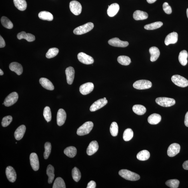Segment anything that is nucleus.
<instances>
[{
  "mask_svg": "<svg viewBox=\"0 0 188 188\" xmlns=\"http://www.w3.org/2000/svg\"><path fill=\"white\" fill-rule=\"evenodd\" d=\"M69 8L70 11L75 15H78L82 12L81 5L78 1H73L70 2L69 4Z\"/></svg>",
  "mask_w": 188,
  "mask_h": 188,
  "instance_id": "obj_8",
  "label": "nucleus"
},
{
  "mask_svg": "<svg viewBox=\"0 0 188 188\" xmlns=\"http://www.w3.org/2000/svg\"><path fill=\"white\" fill-rule=\"evenodd\" d=\"M4 74V72L1 69H0V75H3Z\"/></svg>",
  "mask_w": 188,
  "mask_h": 188,
  "instance_id": "obj_53",
  "label": "nucleus"
},
{
  "mask_svg": "<svg viewBox=\"0 0 188 188\" xmlns=\"http://www.w3.org/2000/svg\"><path fill=\"white\" fill-rule=\"evenodd\" d=\"M59 52V50L58 49L55 48H51L47 52L46 55V57L48 59L55 57L57 55Z\"/></svg>",
  "mask_w": 188,
  "mask_h": 188,
  "instance_id": "obj_42",
  "label": "nucleus"
},
{
  "mask_svg": "<svg viewBox=\"0 0 188 188\" xmlns=\"http://www.w3.org/2000/svg\"><path fill=\"white\" fill-rule=\"evenodd\" d=\"M18 95L16 92H13L9 94L5 98L4 105L6 107H9L15 103L18 100Z\"/></svg>",
  "mask_w": 188,
  "mask_h": 188,
  "instance_id": "obj_7",
  "label": "nucleus"
},
{
  "mask_svg": "<svg viewBox=\"0 0 188 188\" xmlns=\"http://www.w3.org/2000/svg\"><path fill=\"white\" fill-rule=\"evenodd\" d=\"M67 81L68 84L71 85L73 82L75 76V70L73 68L69 67L65 70Z\"/></svg>",
  "mask_w": 188,
  "mask_h": 188,
  "instance_id": "obj_18",
  "label": "nucleus"
},
{
  "mask_svg": "<svg viewBox=\"0 0 188 188\" xmlns=\"http://www.w3.org/2000/svg\"><path fill=\"white\" fill-rule=\"evenodd\" d=\"M44 148V158L45 159H47L50 156L51 153L52 146L51 143L49 142H46L45 144Z\"/></svg>",
  "mask_w": 188,
  "mask_h": 188,
  "instance_id": "obj_41",
  "label": "nucleus"
},
{
  "mask_svg": "<svg viewBox=\"0 0 188 188\" xmlns=\"http://www.w3.org/2000/svg\"><path fill=\"white\" fill-rule=\"evenodd\" d=\"M133 133L131 129L128 128L124 131L123 135V139L126 142L130 141L133 137Z\"/></svg>",
  "mask_w": 188,
  "mask_h": 188,
  "instance_id": "obj_38",
  "label": "nucleus"
},
{
  "mask_svg": "<svg viewBox=\"0 0 188 188\" xmlns=\"http://www.w3.org/2000/svg\"><path fill=\"white\" fill-rule=\"evenodd\" d=\"M149 53L151 55L150 60L152 62L156 61L159 57L160 52L158 48L156 47H152L149 49Z\"/></svg>",
  "mask_w": 188,
  "mask_h": 188,
  "instance_id": "obj_25",
  "label": "nucleus"
},
{
  "mask_svg": "<svg viewBox=\"0 0 188 188\" xmlns=\"http://www.w3.org/2000/svg\"><path fill=\"white\" fill-rule=\"evenodd\" d=\"M39 83L44 88L47 90H53L55 88L52 83L46 78H41L39 79Z\"/></svg>",
  "mask_w": 188,
  "mask_h": 188,
  "instance_id": "obj_23",
  "label": "nucleus"
},
{
  "mask_svg": "<svg viewBox=\"0 0 188 188\" xmlns=\"http://www.w3.org/2000/svg\"><path fill=\"white\" fill-rule=\"evenodd\" d=\"M99 149V145L96 141L91 142L87 149L86 153L88 156H91L96 153Z\"/></svg>",
  "mask_w": 188,
  "mask_h": 188,
  "instance_id": "obj_19",
  "label": "nucleus"
},
{
  "mask_svg": "<svg viewBox=\"0 0 188 188\" xmlns=\"http://www.w3.org/2000/svg\"><path fill=\"white\" fill-rule=\"evenodd\" d=\"M178 39V34L177 32H173L171 33L166 36L165 39V44L166 45L171 44L177 43Z\"/></svg>",
  "mask_w": 188,
  "mask_h": 188,
  "instance_id": "obj_16",
  "label": "nucleus"
},
{
  "mask_svg": "<svg viewBox=\"0 0 188 188\" xmlns=\"http://www.w3.org/2000/svg\"><path fill=\"white\" fill-rule=\"evenodd\" d=\"M66 119V113L63 109L59 110L57 115V123L58 126H61L65 123Z\"/></svg>",
  "mask_w": 188,
  "mask_h": 188,
  "instance_id": "obj_17",
  "label": "nucleus"
},
{
  "mask_svg": "<svg viewBox=\"0 0 188 188\" xmlns=\"http://www.w3.org/2000/svg\"><path fill=\"white\" fill-rule=\"evenodd\" d=\"M5 46V43L3 38L0 36V48H3Z\"/></svg>",
  "mask_w": 188,
  "mask_h": 188,
  "instance_id": "obj_49",
  "label": "nucleus"
},
{
  "mask_svg": "<svg viewBox=\"0 0 188 188\" xmlns=\"http://www.w3.org/2000/svg\"><path fill=\"white\" fill-rule=\"evenodd\" d=\"M133 111L136 114L139 116L144 115L146 112V109L142 105H136L133 107Z\"/></svg>",
  "mask_w": 188,
  "mask_h": 188,
  "instance_id": "obj_32",
  "label": "nucleus"
},
{
  "mask_svg": "<svg viewBox=\"0 0 188 188\" xmlns=\"http://www.w3.org/2000/svg\"><path fill=\"white\" fill-rule=\"evenodd\" d=\"M110 133L113 137H116L118 133L119 128L118 125L116 122H113L110 126Z\"/></svg>",
  "mask_w": 188,
  "mask_h": 188,
  "instance_id": "obj_43",
  "label": "nucleus"
},
{
  "mask_svg": "<svg viewBox=\"0 0 188 188\" xmlns=\"http://www.w3.org/2000/svg\"><path fill=\"white\" fill-rule=\"evenodd\" d=\"M180 146L177 143H173L170 145L168 148L167 154L169 157H173L175 156L179 153Z\"/></svg>",
  "mask_w": 188,
  "mask_h": 188,
  "instance_id": "obj_12",
  "label": "nucleus"
},
{
  "mask_svg": "<svg viewBox=\"0 0 188 188\" xmlns=\"http://www.w3.org/2000/svg\"><path fill=\"white\" fill-rule=\"evenodd\" d=\"M183 168L186 170H188V160L185 161L183 164Z\"/></svg>",
  "mask_w": 188,
  "mask_h": 188,
  "instance_id": "obj_51",
  "label": "nucleus"
},
{
  "mask_svg": "<svg viewBox=\"0 0 188 188\" xmlns=\"http://www.w3.org/2000/svg\"><path fill=\"white\" fill-rule=\"evenodd\" d=\"M152 83L151 82L147 80H140L135 82L133 87L138 90H144L151 87Z\"/></svg>",
  "mask_w": 188,
  "mask_h": 188,
  "instance_id": "obj_6",
  "label": "nucleus"
},
{
  "mask_svg": "<svg viewBox=\"0 0 188 188\" xmlns=\"http://www.w3.org/2000/svg\"><path fill=\"white\" fill-rule=\"evenodd\" d=\"M117 61L120 64L124 65H129L131 62L130 58L128 56L124 55L119 56Z\"/></svg>",
  "mask_w": 188,
  "mask_h": 188,
  "instance_id": "obj_35",
  "label": "nucleus"
},
{
  "mask_svg": "<svg viewBox=\"0 0 188 188\" xmlns=\"http://www.w3.org/2000/svg\"><path fill=\"white\" fill-rule=\"evenodd\" d=\"M94 25L92 23L88 22L83 25L80 26L74 30L75 35H81L86 33L93 29Z\"/></svg>",
  "mask_w": 188,
  "mask_h": 188,
  "instance_id": "obj_3",
  "label": "nucleus"
},
{
  "mask_svg": "<svg viewBox=\"0 0 188 188\" xmlns=\"http://www.w3.org/2000/svg\"><path fill=\"white\" fill-rule=\"evenodd\" d=\"M166 185L171 188H177L180 184V181L177 180H169L166 183Z\"/></svg>",
  "mask_w": 188,
  "mask_h": 188,
  "instance_id": "obj_45",
  "label": "nucleus"
},
{
  "mask_svg": "<svg viewBox=\"0 0 188 188\" xmlns=\"http://www.w3.org/2000/svg\"><path fill=\"white\" fill-rule=\"evenodd\" d=\"M188 56V54L186 51L184 50L180 52L178 56V59L181 64L183 66L186 65Z\"/></svg>",
  "mask_w": 188,
  "mask_h": 188,
  "instance_id": "obj_31",
  "label": "nucleus"
},
{
  "mask_svg": "<svg viewBox=\"0 0 188 188\" xmlns=\"http://www.w3.org/2000/svg\"><path fill=\"white\" fill-rule=\"evenodd\" d=\"M107 103L108 101L106 99L103 98L99 99L92 105L90 107V110L91 112H95L105 106Z\"/></svg>",
  "mask_w": 188,
  "mask_h": 188,
  "instance_id": "obj_10",
  "label": "nucleus"
},
{
  "mask_svg": "<svg viewBox=\"0 0 188 188\" xmlns=\"http://www.w3.org/2000/svg\"><path fill=\"white\" fill-rule=\"evenodd\" d=\"M108 43L112 46L121 48H125L129 45L128 42L122 41L116 37L110 39Z\"/></svg>",
  "mask_w": 188,
  "mask_h": 188,
  "instance_id": "obj_13",
  "label": "nucleus"
},
{
  "mask_svg": "<svg viewBox=\"0 0 188 188\" xmlns=\"http://www.w3.org/2000/svg\"><path fill=\"white\" fill-rule=\"evenodd\" d=\"M6 177L9 182L13 183L15 181L16 174L14 169L11 166L7 167L6 170Z\"/></svg>",
  "mask_w": 188,
  "mask_h": 188,
  "instance_id": "obj_15",
  "label": "nucleus"
},
{
  "mask_svg": "<svg viewBox=\"0 0 188 188\" xmlns=\"http://www.w3.org/2000/svg\"><path fill=\"white\" fill-rule=\"evenodd\" d=\"M156 102L157 104L164 107H169L174 105L175 100L173 98L167 97H159L156 99Z\"/></svg>",
  "mask_w": 188,
  "mask_h": 188,
  "instance_id": "obj_4",
  "label": "nucleus"
},
{
  "mask_svg": "<svg viewBox=\"0 0 188 188\" xmlns=\"http://www.w3.org/2000/svg\"><path fill=\"white\" fill-rule=\"evenodd\" d=\"M26 127L24 125H21L16 129L15 133V137L17 140L22 139L25 135Z\"/></svg>",
  "mask_w": 188,
  "mask_h": 188,
  "instance_id": "obj_22",
  "label": "nucleus"
},
{
  "mask_svg": "<svg viewBox=\"0 0 188 188\" xmlns=\"http://www.w3.org/2000/svg\"><path fill=\"white\" fill-rule=\"evenodd\" d=\"M157 0H147L148 3L149 4H152L156 2Z\"/></svg>",
  "mask_w": 188,
  "mask_h": 188,
  "instance_id": "obj_52",
  "label": "nucleus"
},
{
  "mask_svg": "<svg viewBox=\"0 0 188 188\" xmlns=\"http://www.w3.org/2000/svg\"><path fill=\"white\" fill-rule=\"evenodd\" d=\"M184 123L186 126L188 127V112L185 115Z\"/></svg>",
  "mask_w": 188,
  "mask_h": 188,
  "instance_id": "obj_50",
  "label": "nucleus"
},
{
  "mask_svg": "<svg viewBox=\"0 0 188 188\" xmlns=\"http://www.w3.org/2000/svg\"><path fill=\"white\" fill-rule=\"evenodd\" d=\"M96 183L94 181H91L88 183L87 186V188H95L96 187Z\"/></svg>",
  "mask_w": 188,
  "mask_h": 188,
  "instance_id": "obj_48",
  "label": "nucleus"
},
{
  "mask_svg": "<svg viewBox=\"0 0 188 188\" xmlns=\"http://www.w3.org/2000/svg\"><path fill=\"white\" fill-rule=\"evenodd\" d=\"M9 68L11 71L15 72L18 75L22 74L23 72L22 65L18 62H12L9 65Z\"/></svg>",
  "mask_w": 188,
  "mask_h": 188,
  "instance_id": "obj_20",
  "label": "nucleus"
},
{
  "mask_svg": "<svg viewBox=\"0 0 188 188\" xmlns=\"http://www.w3.org/2000/svg\"><path fill=\"white\" fill-rule=\"evenodd\" d=\"M163 25V22H158L145 25L144 27L145 29L146 30H153L158 29L161 27Z\"/></svg>",
  "mask_w": 188,
  "mask_h": 188,
  "instance_id": "obj_36",
  "label": "nucleus"
},
{
  "mask_svg": "<svg viewBox=\"0 0 188 188\" xmlns=\"http://www.w3.org/2000/svg\"><path fill=\"white\" fill-rule=\"evenodd\" d=\"M186 14H187V17L188 18V8L187 9Z\"/></svg>",
  "mask_w": 188,
  "mask_h": 188,
  "instance_id": "obj_54",
  "label": "nucleus"
},
{
  "mask_svg": "<svg viewBox=\"0 0 188 188\" xmlns=\"http://www.w3.org/2000/svg\"><path fill=\"white\" fill-rule=\"evenodd\" d=\"M171 80L176 85L180 87L185 88L188 86L187 80L179 75H173L171 77Z\"/></svg>",
  "mask_w": 188,
  "mask_h": 188,
  "instance_id": "obj_5",
  "label": "nucleus"
},
{
  "mask_svg": "<svg viewBox=\"0 0 188 188\" xmlns=\"http://www.w3.org/2000/svg\"><path fill=\"white\" fill-rule=\"evenodd\" d=\"M12 117L11 116H8L4 117L2 122V126L4 127L8 126L12 122Z\"/></svg>",
  "mask_w": 188,
  "mask_h": 188,
  "instance_id": "obj_46",
  "label": "nucleus"
},
{
  "mask_svg": "<svg viewBox=\"0 0 188 188\" xmlns=\"http://www.w3.org/2000/svg\"><path fill=\"white\" fill-rule=\"evenodd\" d=\"M163 8L164 11L166 13L169 15L172 13V9L167 2H165L163 4Z\"/></svg>",
  "mask_w": 188,
  "mask_h": 188,
  "instance_id": "obj_47",
  "label": "nucleus"
},
{
  "mask_svg": "<svg viewBox=\"0 0 188 188\" xmlns=\"http://www.w3.org/2000/svg\"><path fill=\"white\" fill-rule=\"evenodd\" d=\"M1 22L2 25L7 29H11L13 28V25L12 22L5 16H3L1 18Z\"/></svg>",
  "mask_w": 188,
  "mask_h": 188,
  "instance_id": "obj_37",
  "label": "nucleus"
},
{
  "mask_svg": "<svg viewBox=\"0 0 188 188\" xmlns=\"http://www.w3.org/2000/svg\"><path fill=\"white\" fill-rule=\"evenodd\" d=\"M161 120L160 115L156 113L152 114L148 118L149 123L152 125H156L158 124Z\"/></svg>",
  "mask_w": 188,
  "mask_h": 188,
  "instance_id": "obj_27",
  "label": "nucleus"
},
{
  "mask_svg": "<svg viewBox=\"0 0 188 188\" xmlns=\"http://www.w3.org/2000/svg\"><path fill=\"white\" fill-rule=\"evenodd\" d=\"M55 169L52 166L49 165L47 168L46 174L48 176V183L51 184L53 182L55 178Z\"/></svg>",
  "mask_w": 188,
  "mask_h": 188,
  "instance_id": "obj_29",
  "label": "nucleus"
},
{
  "mask_svg": "<svg viewBox=\"0 0 188 188\" xmlns=\"http://www.w3.org/2000/svg\"><path fill=\"white\" fill-rule=\"evenodd\" d=\"M94 84L91 82H88L82 84L79 88L80 92L83 95H86L90 93L93 90Z\"/></svg>",
  "mask_w": 188,
  "mask_h": 188,
  "instance_id": "obj_11",
  "label": "nucleus"
},
{
  "mask_svg": "<svg viewBox=\"0 0 188 188\" xmlns=\"http://www.w3.org/2000/svg\"><path fill=\"white\" fill-rule=\"evenodd\" d=\"M30 164L33 170L37 171L39 170V161L37 154L33 153L30 155Z\"/></svg>",
  "mask_w": 188,
  "mask_h": 188,
  "instance_id": "obj_14",
  "label": "nucleus"
},
{
  "mask_svg": "<svg viewBox=\"0 0 188 188\" xmlns=\"http://www.w3.org/2000/svg\"><path fill=\"white\" fill-rule=\"evenodd\" d=\"M93 127V124L92 122H86L77 129V134L80 136L87 135L92 130Z\"/></svg>",
  "mask_w": 188,
  "mask_h": 188,
  "instance_id": "obj_2",
  "label": "nucleus"
},
{
  "mask_svg": "<svg viewBox=\"0 0 188 188\" xmlns=\"http://www.w3.org/2000/svg\"><path fill=\"white\" fill-rule=\"evenodd\" d=\"M17 38L18 39H24L29 42L34 41L35 40V37L33 35L30 33H26L25 32H22L19 33L17 35Z\"/></svg>",
  "mask_w": 188,
  "mask_h": 188,
  "instance_id": "obj_24",
  "label": "nucleus"
},
{
  "mask_svg": "<svg viewBox=\"0 0 188 188\" xmlns=\"http://www.w3.org/2000/svg\"><path fill=\"white\" fill-rule=\"evenodd\" d=\"M77 58L80 62L84 64L90 65L94 62L92 57L83 52L79 53L77 55Z\"/></svg>",
  "mask_w": 188,
  "mask_h": 188,
  "instance_id": "obj_9",
  "label": "nucleus"
},
{
  "mask_svg": "<svg viewBox=\"0 0 188 188\" xmlns=\"http://www.w3.org/2000/svg\"><path fill=\"white\" fill-rule=\"evenodd\" d=\"M119 174L125 179L130 181H136L139 180L140 176L135 173L126 169H122L119 171Z\"/></svg>",
  "mask_w": 188,
  "mask_h": 188,
  "instance_id": "obj_1",
  "label": "nucleus"
},
{
  "mask_svg": "<svg viewBox=\"0 0 188 188\" xmlns=\"http://www.w3.org/2000/svg\"><path fill=\"white\" fill-rule=\"evenodd\" d=\"M103 98L105 99H106V98H105V97H104V98Z\"/></svg>",
  "mask_w": 188,
  "mask_h": 188,
  "instance_id": "obj_55",
  "label": "nucleus"
},
{
  "mask_svg": "<svg viewBox=\"0 0 188 188\" xmlns=\"http://www.w3.org/2000/svg\"><path fill=\"white\" fill-rule=\"evenodd\" d=\"M72 176L74 180L76 182H78L81 179V175L80 171L76 167L72 170Z\"/></svg>",
  "mask_w": 188,
  "mask_h": 188,
  "instance_id": "obj_40",
  "label": "nucleus"
},
{
  "mask_svg": "<svg viewBox=\"0 0 188 188\" xmlns=\"http://www.w3.org/2000/svg\"><path fill=\"white\" fill-rule=\"evenodd\" d=\"M43 116L47 122H49L51 121L52 116L50 107L48 106H46L44 108Z\"/></svg>",
  "mask_w": 188,
  "mask_h": 188,
  "instance_id": "obj_44",
  "label": "nucleus"
},
{
  "mask_svg": "<svg viewBox=\"0 0 188 188\" xmlns=\"http://www.w3.org/2000/svg\"><path fill=\"white\" fill-rule=\"evenodd\" d=\"M15 5L18 10L24 11L27 8V3L25 0H13Z\"/></svg>",
  "mask_w": 188,
  "mask_h": 188,
  "instance_id": "obj_28",
  "label": "nucleus"
},
{
  "mask_svg": "<svg viewBox=\"0 0 188 188\" xmlns=\"http://www.w3.org/2000/svg\"><path fill=\"white\" fill-rule=\"evenodd\" d=\"M148 17V14L143 11L137 10L133 14V18L136 20H144Z\"/></svg>",
  "mask_w": 188,
  "mask_h": 188,
  "instance_id": "obj_26",
  "label": "nucleus"
},
{
  "mask_svg": "<svg viewBox=\"0 0 188 188\" xmlns=\"http://www.w3.org/2000/svg\"><path fill=\"white\" fill-rule=\"evenodd\" d=\"M39 17L41 19L48 21H52L53 19L52 14L46 11H42L39 12Z\"/></svg>",
  "mask_w": 188,
  "mask_h": 188,
  "instance_id": "obj_30",
  "label": "nucleus"
},
{
  "mask_svg": "<svg viewBox=\"0 0 188 188\" xmlns=\"http://www.w3.org/2000/svg\"><path fill=\"white\" fill-rule=\"evenodd\" d=\"M53 188H65V185L64 180L62 178H56L54 182Z\"/></svg>",
  "mask_w": 188,
  "mask_h": 188,
  "instance_id": "obj_39",
  "label": "nucleus"
},
{
  "mask_svg": "<svg viewBox=\"0 0 188 188\" xmlns=\"http://www.w3.org/2000/svg\"><path fill=\"white\" fill-rule=\"evenodd\" d=\"M119 9V5L117 3L112 4L109 7L107 11L108 15L113 17L118 13Z\"/></svg>",
  "mask_w": 188,
  "mask_h": 188,
  "instance_id": "obj_21",
  "label": "nucleus"
},
{
  "mask_svg": "<svg viewBox=\"0 0 188 188\" xmlns=\"http://www.w3.org/2000/svg\"><path fill=\"white\" fill-rule=\"evenodd\" d=\"M150 156L149 152L147 150H144L138 153L137 157L139 160L144 161L149 159Z\"/></svg>",
  "mask_w": 188,
  "mask_h": 188,
  "instance_id": "obj_33",
  "label": "nucleus"
},
{
  "mask_svg": "<svg viewBox=\"0 0 188 188\" xmlns=\"http://www.w3.org/2000/svg\"><path fill=\"white\" fill-rule=\"evenodd\" d=\"M64 153L67 156L70 158H72L76 156L77 154V149L74 146L67 147L64 150Z\"/></svg>",
  "mask_w": 188,
  "mask_h": 188,
  "instance_id": "obj_34",
  "label": "nucleus"
}]
</instances>
